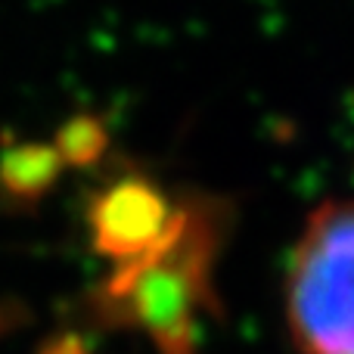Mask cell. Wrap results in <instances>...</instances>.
<instances>
[{
	"label": "cell",
	"mask_w": 354,
	"mask_h": 354,
	"mask_svg": "<svg viewBox=\"0 0 354 354\" xmlns=\"http://www.w3.org/2000/svg\"><path fill=\"white\" fill-rule=\"evenodd\" d=\"M286 311L299 354H354V202L311 212L289 264Z\"/></svg>",
	"instance_id": "cell-1"
},
{
	"label": "cell",
	"mask_w": 354,
	"mask_h": 354,
	"mask_svg": "<svg viewBox=\"0 0 354 354\" xmlns=\"http://www.w3.org/2000/svg\"><path fill=\"white\" fill-rule=\"evenodd\" d=\"M97 249L112 258H128L153 245L162 224V202L147 183L124 180L106 189L91 212Z\"/></svg>",
	"instance_id": "cell-2"
},
{
	"label": "cell",
	"mask_w": 354,
	"mask_h": 354,
	"mask_svg": "<svg viewBox=\"0 0 354 354\" xmlns=\"http://www.w3.org/2000/svg\"><path fill=\"white\" fill-rule=\"evenodd\" d=\"M62 168L53 143L12 140L6 134L0 143V208L12 214L35 212L56 187Z\"/></svg>",
	"instance_id": "cell-3"
},
{
	"label": "cell",
	"mask_w": 354,
	"mask_h": 354,
	"mask_svg": "<svg viewBox=\"0 0 354 354\" xmlns=\"http://www.w3.org/2000/svg\"><path fill=\"white\" fill-rule=\"evenodd\" d=\"M53 149L59 153L62 165H87L103 149V128L93 118H75L56 134Z\"/></svg>",
	"instance_id": "cell-4"
},
{
	"label": "cell",
	"mask_w": 354,
	"mask_h": 354,
	"mask_svg": "<svg viewBox=\"0 0 354 354\" xmlns=\"http://www.w3.org/2000/svg\"><path fill=\"white\" fill-rule=\"evenodd\" d=\"M22 324V305L19 301H0V339L10 336Z\"/></svg>",
	"instance_id": "cell-5"
},
{
	"label": "cell",
	"mask_w": 354,
	"mask_h": 354,
	"mask_svg": "<svg viewBox=\"0 0 354 354\" xmlns=\"http://www.w3.org/2000/svg\"><path fill=\"white\" fill-rule=\"evenodd\" d=\"M41 354H84L78 348V342H75V339H53V342L50 345H44V351Z\"/></svg>",
	"instance_id": "cell-6"
}]
</instances>
